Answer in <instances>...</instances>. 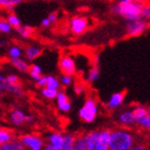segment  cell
<instances>
[{
	"label": "cell",
	"instance_id": "obj_21",
	"mask_svg": "<svg viewBox=\"0 0 150 150\" xmlns=\"http://www.w3.org/2000/svg\"><path fill=\"white\" fill-rule=\"evenodd\" d=\"M73 150H88L87 144H86V139H85V135H76L75 137V144L74 149Z\"/></svg>",
	"mask_w": 150,
	"mask_h": 150
},
{
	"label": "cell",
	"instance_id": "obj_22",
	"mask_svg": "<svg viewBox=\"0 0 150 150\" xmlns=\"http://www.w3.org/2000/svg\"><path fill=\"white\" fill-rule=\"evenodd\" d=\"M14 139L13 138V133L6 129H2L0 127V145L8 143V142Z\"/></svg>",
	"mask_w": 150,
	"mask_h": 150
},
{
	"label": "cell",
	"instance_id": "obj_11",
	"mask_svg": "<svg viewBox=\"0 0 150 150\" xmlns=\"http://www.w3.org/2000/svg\"><path fill=\"white\" fill-rule=\"evenodd\" d=\"M63 139H64V135H62L59 132H53L48 135V145H50L53 148L58 150H61L63 145Z\"/></svg>",
	"mask_w": 150,
	"mask_h": 150
},
{
	"label": "cell",
	"instance_id": "obj_20",
	"mask_svg": "<svg viewBox=\"0 0 150 150\" xmlns=\"http://www.w3.org/2000/svg\"><path fill=\"white\" fill-rule=\"evenodd\" d=\"M16 30L18 32V35L22 38H24V39H29L35 33V29L30 27V26H21Z\"/></svg>",
	"mask_w": 150,
	"mask_h": 150
},
{
	"label": "cell",
	"instance_id": "obj_6",
	"mask_svg": "<svg viewBox=\"0 0 150 150\" xmlns=\"http://www.w3.org/2000/svg\"><path fill=\"white\" fill-rule=\"evenodd\" d=\"M147 27L148 23L143 19L132 21V22H128L127 27H125V31L129 37H137V35H142L147 29Z\"/></svg>",
	"mask_w": 150,
	"mask_h": 150
},
{
	"label": "cell",
	"instance_id": "obj_7",
	"mask_svg": "<svg viewBox=\"0 0 150 150\" xmlns=\"http://www.w3.org/2000/svg\"><path fill=\"white\" fill-rule=\"evenodd\" d=\"M0 91H6L10 93L15 94L17 98L24 97V90H23L22 85H12L10 84L6 77L0 74Z\"/></svg>",
	"mask_w": 150,
	"mask_h": 150
},
{
	"label": "cell",
	"instance_id": "obj_27",
	"mask_svg": "<svg viewBox=\"0 0 150 150\" xmlns=\"http://www.w3.org/2000/svg\"><path fill=\"white\" fill-rule=\"evenodd\" d=\"M100 76V71H99V68L97 66H94L93 68H91L89 73H88L87 76V81L89 83H93L94 81H97Z\"/></svg>",
	"mask_w": 150,
	"mask_h": 150
},
{
	"label": "cell",
	"instance_id": "obj_12",
	"mask_svg": "<svg viewBox=\"0 0 150 150\" xmlns=\"http://www.w3.org/2000/svg\"><path fill=\"white\" fill-rule=\"evenodd\" d=\"M9 119L13 125H23L24 122H26V114L23 112V110L15 108V110H13L12 112H10Z\"/></svg>",
	"mask_w": 150,
	"mask_h": 150
},
{
	"label": "cell",
	"instance_id": "obj_5",
	"mask_svg": "<svg viewBox=\"0 0 150 150\" xmlns=\"http://www.w3.org/2000/svg\"><path fill=\"white\" fill-rule=\"evenodd\" d=\"M19 141L27 150H44V141L35 134H25L19 137Z\"/></svg>",
	"mask_w": 150,
	"mask_h": 150
},
{
	"label": "cell",
	"instance_id": "obj_39",
	"mask_svg": "<svg viewBox=\"0 0 150 150\" xmlns=\"http://www.w3.org/2000/svg\"><path fill=\"white\" fill-rule=\"evenodd\" d=\"M50 24H52V23L50 22V19L47 18V17H46V18H44L43 21H42V26H43V27H48Z\"/></svg>",
	"mask_w": 150,
	"mask_h": 150
},
{
	"label": "cell",
	"instance_id": "obj_40",
	"mask_svg": "<svg viewBox=\"0 0 150 150\" xmlns=\"http://www.w3.org/2000/svg\"><path fill=\"white\" fill-rule=\"evenodd\" d=\"M33 120H35V118H33L32 115H26V122L30 123V122H32Z\"/></svg>",
	"mask_w": 150,
	"mask_h": 150
},
{
	"label": "cell",
	"instance_id": "obj_41",
	"mask_svg": "<svg viewBox=\"0 0 150 150\" xmlns=\"http://www.w3.org/2000/svg\"><path fill=\"white\" fill-rule=\"evenodd\" d=\"M44 150H58V149H55V148H53L50 145L46 144L45 145V147H44Z\"/></svg>",
	"mask_w": 150,
	"mask_h": 150
},
{
	"label": "cell",
	"instance_id": "obj_19",
	"mask_svg": "<svg viewBox=\"0 0 150 150\" xmlns=\"http://www.w3.org/2000/svg\"><path fill=\"white\" fill-rule=\"evenodd\" d=\"M133 114H134V117L136 119V121L139 120V119H143L145 117H147V116H150V112L148 108L144 106H136L134 107V110H132Z\"/></svg>",
	"mask_w": 150,
	"mask_h": 150
},
{
	"label": "cell",
	"instance_id": "obj_37",
	"mask_svg": "<svg viewBox=\"0 0 150 150\" xmlns=\"http://www.w3.org/2000/svg\"><path fill=\"white\" fill-rule=\"evenodd\" d=\"M47 18L50 19V23H55L58 19V14H57L56 12H54V13H50V15H48V17Z\"/></svg>",
	"mask_w": 150,
	"mask_h": 150
},
{
	"label": "cell",
	"instance_id": "obj_18",
	"mask_svg": "<svg viewBox=\"0 0 150 150\" xmlns=\"http://www.w3.org/2000/svg\"><path fill=\"white\" fill-rule=\"evenodd\" d=\"M75 135L72 134H66L64 135V139H63V145L61 150H73L74 149L75 144Z\"/></svg>",
	"mask_w": 150,
	"mask_h": 150
},
{
	"label": "cell",
	"instance_id": "obj_38",
	"mask_svg": "<svg viewBox=\"0 0 150 150\" xmlns=\"http://www.w3.org/2000/svg\"><path fill=\"white\" fill-rule=\"evenodd\" d=\"M74 90L76 94H81V92H83V86H81V84H76L74 86Z\"/></svg>",
	"mask_w": 150,
	"mask_h": 150
},
{
	"label": "cell",
	"instance_id": "obj_29",
	"mask_svg": "<svg viewBox=\"0 0 150 150\" xmlns=\"http://www.w3.org/2000/svg\"><path fill=\"white\" fill-rule=\"evenodd\" d=\"M12 27L10 26V24L6 21H3V19H0V32L2 33H8V32L11 31Z\"/></svg>",
	"mask_w": 150,
	"mask_h": 150
},
{
	"label": "cell",
	"instance_id": "obj_16",
	"mask_svg": "<svg viewBox=\"0 0 150 150\" xmlns=\"http://www.w3.org/2000/svg\"><path fill=\"white\" fill-rule=\"evenodd\" d=\"M10 63L12 64L14 68L18 70L19 72L27 73L30 71V66L26 62L25 60L21 59V58H16V59H10Z\"/></svg>",
	"mask_w": 150,
	"mask_h": 150
},
{
	"label": "cell",
	"instance_id": "obj_32",
	"mask_svg": "<svg viewBox=\"0 0 150 150\" xmlns=\"http://www.w3.org/2000/svg\"><path fill=\"white\" fill-rule=\"evenodd\" d=\"M150 19V4H145L142 9V19Z\"/></svg>",
	"mask_w": 150,
	"mask_h": 150
},
{
	"label": "cell",
	"instance_id": "obj_42",
	"mask_svg": "<svg viewBox=\"0 0 150 150\" xmlns=\"http://www.w3.org/2000/svg\"><path fill=\"white\" fill-rule=\"evenodd\" d=\"M6 41H0V46L3 47V46H6Z\"/></svg>",
	"mask_w": 150,
	"mask_h": 150
},
{
	"label": "cell",
	"instance_id": "obj_2",
	"mask_svg": "<svg viewBox=\"0 0 150 150\" xmlns=\"http://www.w3.org/2000/svg\"><path fill=\"white\" fill-rule=\"evenodd\" d=\"M110 133L108 130H102L99 132H89L85 134V139L87 144L88 150H110L108 142H110Z\"/></svg>",
	"mask_w": 150,
	"mask_h": 150
},
{
	"label": "cell",
	"instance_id": "obj_9",
	"mask_svg": "<svg viewBox=\"0 0 150 150\" xmlns=\"http://www.w3.org/2000/svg\"><path fill=\"white\" fill-rule=\"evenodd\" d=\"M88 28V19L84 16H74L70 22V29L76 35H79Z\"/></svg>",
	"mask_w": 150,
	"mask_h": 150
},
{
	"label": "cell",
	"instance_id": "obj_15",
	"mask_svg": "<svg viewBox=\"0 0 150 150\" xmlns=\"http://www.w3.org/2000/svg\"><path fill=\"white\" fill-rule=\"evenodd\" d=\"M43 50L39 46H35V45H30V46H27L25 50V54H26V58L30 61L35 60V58L40 56L42 54Z\"/></svg>",
	"mask_w": 150,
	"mask_h": 150
},
{
	"label": "cell",
	"instance_id": "obj_4",
	"mask_svg": "<svg viewBox=\"0 0 150 150\" xmlns=\"http://www.w3.org/2000/svg\"><path fill=\"white\" fill-rule=\"evenodd\" d=\"M79 118L85 122H92L97 117L98 105L94 99L89 98L86 100L84 106L79 110Z\"/></svg>",
	"mask_w": 150,
	"mask_h": 150
},
{
	"label": "cell",
	"instance_id": "obj_23",
	"mask_svg": "<svg viewBox=\"0 0 150 150\" xmlns=\"http://www.w3.org/2000/svg\"><path fill=\"white\" fill-rule=\"evenodd\" d=\"M59 87H60V81H58V79H57L55 76H53V75L47 76V84L45 88L53 89V90H58Z\"/></svg>",
	"mask_w": 150,
	"mask_h": 150
},
{
	"label": "cell",
	"instance_id": "obj_28",
	"mask_svg": "<svg viewBox=\"0 0 150 150\" xmlns=\"http://www.w3.org/2000/svg\"><path fill=\"white\" fill-rule=\"evenodd\" d=\"M58 90H53V89H48V88H43L42 90H41V93L43 96L44 98H46V99H56L57 96H58Z\"/></svg>",
	"mask_w": 150,
	"mask_h": 150
},
{
	"label": "cell",
	"instance_id": "obj_8",
	"mask_svg": "<svg viewBox=\"0 0 150 150\" xmlns=\"http://www.w3.org/2000/svg\"><path fill=\"white\" fill-rule=\"evenodd\" d=\"M59 69L63 75L73 76L76 73V67H75V62L72 57L68 56V55L61 56L59 60Z\"/></svg>",
	"mask_w": 150,
	"mask_h": 150
},
{
	"label": "cell",
	"instance_id": "obj_3",
	"mask_svg": "<svg viewBox=\"0 0 150 150\" xmlns=\"http://www.w3.org/2000/svg\"><path fill=\"white\" fill-rule=\"evenodd\" d=\"M134 146V137L129 132L114 131L110 133L108 148L110 150H130Z\"/></svg>",
	"mask_w": 150,
	"mask_h": 150
},
{
	"label": "cell",
	"instance_id": "obj_31",
	"mask_svg": "<svg viewBox=\"0 0 150 150\" xmlns=\"http://www.w3.org/2000/svg\"><path fill=\"white\" fill-rule=\"evenodd\" d=\"M73 78L72 76H67V75H62L61 78H60V84H62L64 87H68L70 85L72 84Z\"/></svg>",
	"mask_w": 150,
	"mask_h": 150
},
{
	"label": "cell",
	"instance_id": "obj_14",
	"mask_svg": "<svg viewBox=\"0 0 150 150\" xmlns=\"http://www.w3.org/2000/svg\"><path fill=\"white\" fill-rule=\"evenodd\" d=\"M0 150H27L22 144L19 139H12V141L0 145Z\"/></svg>",
	"mask_w": 150,
	"mask_h": 150
},
{
	"label": "cell",
	"instance_id": "obj_26",
	"mask_svg": "<svg viewBox=\"0 0 150 150\" xmlns=\"http://www.w3.org/2000/svg\"><path fill=\"white\" fill-rule=\"evenodd\" d=\"M22 56V50L21 47L17 45H13L9 48V57L10 59H16V58H21Z\"/></svg>",
	"mask_w": 150,
	"mask_h": 150
},
{
	"label": "cell",
	"instance_id": "obj_30",
	"mask_svg": "<svg viewBox=\"0 0 150 150\" xmlns=\"http://www.w3.org/2000/svg\"><path fill=\"white\" fill-rule=\"evenodd\" d=\"M136 123L143 127V128L147 129V130H150V116H147V117H145L143 119H139L136 121Z\"/></svg>",
	"mask_w": 150,
	"mask_h": 150
},
{
	"label": "cell",
	"instance_id": "obj_35",
	"mask_svg": "<svg viewBox=\"0 0 150 150\" xmlns=\"http://www.w3.org/2000/svg\"><path fill=\"white\" fill-rule=\"evenodd\" d=\"M46 84H47V76H42L40 81H37V85L40 88H42V89L46 87Z\"/></svg>",
	"mask_w": 150,
	"mask_h": 150
},
{
	"label": "cell",
	"instance_id": "obj_34",
	"mask_svg": "<svg viewBox=\"0 0 150 150\" xmlns=\"http://www.w3.org/2000/svg\"><path fill=\"white\" fill-rule=\"evenodd\" d=\"M130 150H150V148L144 144H134V146Z\"/></svg>",
	"mask_w": 150,
	"mask_h": 150
},
{
	"label": "cell",
	"instance_id": "obj_36",
	"mask_svg": "<svg viewBox=\"0 0 150 150\" xmlns=\"http://www.w3.org/2000/svg\"><path fill=\"white\" fill-rule=\"evenodd\" d=\"M29 72H35V73H38V74L42 75V69H41L38 64H31V66H30V71H29Z\"/></svg>",
	"mask_w": 150,
	"mask_h": 150
},
{
	"label": "cell",
	"instance_id": "obj_17",
	"mask_svg": "<svg viewBox=\"0 0 150 150\" xmlns=\"http://www.w3.org/2000/svg\"><path fill=\"white\" fill-rule=\"evenodd\" d=\"M120 121L125 125H132V123H135L136 122V119L134 117V114L132 110H127V112H123L119 117Z\"/></svg>",
	"mask_w": 150,
	"mask_h": 150
},
{
	"label": "cell",
	"instance_id": "obj_1",
	"mask_svg": "<svg viewBox=\"0 0 150 150\" xmlns=\"http://www.w3.org/2000/svg\"><path fill=\"white\" fill-rule=\"evenodd\" d=\"M146 3L142 1H132V0H121L117 4L110 8V11L115 14L125 17L129 22L142 19V9Z\"/></svg>",
	"mask_w": 150,
	"mask_h": 150
},
{
	"label": "cell",
	"instance_id": "obj_13",
	"mask_svg": "<svg viewBox=\"0 0 150 150\" xmlns=\"http://www.w3.org/2000/svg\"><path fill=\"white\" fill-rule=\"evenodd\" d=\"M125 92L122 91V92H116V93L112 94V97L110 98V101L107 103V106L108 108H116V107L120 106L125 100Z\"/></svg>",
	"mask_w": 150,
	"mask_h": 150
},
{
	"label": "cell",
	"instance_id": "obj_33",
	"mask_svg": "<svg viewBox=\"0 0 150 150\" xmlns=\"http://www.w3.org/2000/svg\"><path fill=\"white\" fill-rule=\"evenodd\" d=\"M6 79L9 81L10 84L12 85H18L19 84V78L17 75H14V74H11L9 76H6Z\"/></svg>",
	"mask_w": 150,
	"mask_h": 150
},
{
	"label": "cell",
	"instance_id": "obj_10",
	"mask_svg": "<svg viewBox=\"0 0 150 150\" xmlns=\"http://www.w3.org/2000/svg\"><path fill=\"white\" fill-rule=\"evenodd\" d=\"M56 100H57L58 108H59L61 112H68L71 110V102H70V99L68 98V96H67L63 91H59V92H58V96H57Z\"/></svg>",
	"mask_w": 150,
	"mask_h": 150
},
{
	"label": "cell",
	"instance_id": "obj_25",
	"mask_svg": "<svg viewBox=\"0 0 150 150\" xmlns=\"http://www.w3.org/2000/svg\"><path fill=\"white\" fill-rule=\"evenodd\" d=\"M6 22L9 23L11 27H13V28H16V29L22 26V25H21V19H19L18 16L16 15V14H14V13H11V14H9V15H8Z\"/></svg>",
	"mask_w": 150,
	"mask_h": 150
},
{
	"label": "cell",
	"instance_id": "obj_24",
	"mask_svg": "<svg viewBox=\"0 0 150 150\" xmlns=\"http://www.w3.org/2000/svg\"><path fill=\"white\" fill-rule=\"evenodd\" d=\"M21 3V0H0V6L6 8L9 11H13L16 4Z\"/></svg>",
	"mask_w": 150,
	"mask_h": 150
}]
</instances>
